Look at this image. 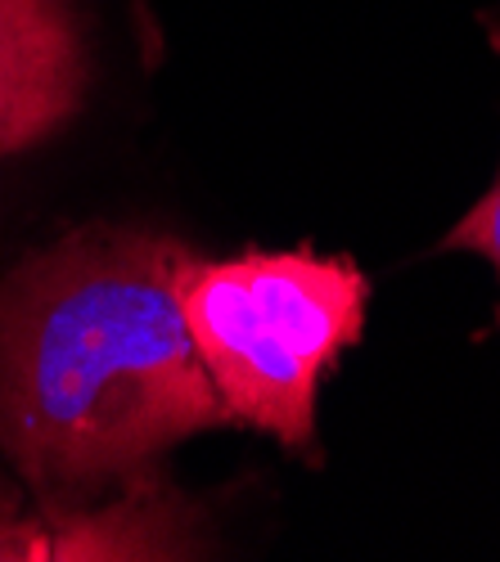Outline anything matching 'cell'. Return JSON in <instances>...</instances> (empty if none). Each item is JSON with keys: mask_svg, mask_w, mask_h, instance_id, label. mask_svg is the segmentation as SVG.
I'll list each match as a JSON object with an SVG mask.
<instances>
[{"mask_svg": "<svg viewBox=\"0 0 500 562\" xmlns=\"http://www.w3.org/2000/svg\"><path fill=\"white\" fill-rule=\"evenodd\" d=\"M73 0H0V158L64 131L90 86Z\"/></svg>", "mask_w": 500, "mask_h": 562, "instance_id": "277c9868", "label": "cell"}, {"mask_svg": "<svg viewBox=\"0 0 500 562\" xmlns=\"http://www.w3.org/2000/svg\"><path fill=\"white\" fill-rule=\"evenodd\" d=\"M190 257L171 234L100 221L0 284V450L32 499H100L171 441L231 424L180 306Z\"/></svg>", "mask_w": 500, "mask_h": 562, "instance_id": "6da1fadb", "label": "cell"}, {"mask_svg": "<svg viewBox=\"0 0 500 562\" xmlns=\"http://www.w3.org/2000/svg\"><path fill=\"white\" fill-rule=\"evenodd\" d=\"M190 508L154 473L118 486L109 504H19L0 495V558H190Z\"/></svg>", "mask_w": 500, "mask_h": 562, "instance_id": "3957f363", "label": "cell"}, {"mask_svg": "<svg viewBox=\"0 0 500 562\" xmlns=\"http://www.w3.org/2000/svg\"><path fill=\"white\" fill-rule=\"evenodd\" d=\"M370 279L347 257L240 252L186 261L180 306L195 351L231 424L276 437L289 454L321 463L315 396L334 360L360 342Z\"/></svg>", "mask_w": 500, "mask_h": 562, "instance_id": "7a4b0ae2", "label": "cell"}, {"mask_svg": "<svg viewBox=\"0 0 500 562\" xmlns=\"http://www.w3.org/2000/svg\"><path fill=\"white\" fill-rule=\"evenodd\" d=\"M482 27H487L491 45L500 50V0L482 10ZM442 252H478V257L491 261V270L500 279V171L491 180V190L456 225H451V234L442 239ZM496 329H500V311H496Z\"/></svg>", "mask_w": 500, "mask_h": 562, "instance_id": "5b68a950", "label": "cell"}]
</instances>
